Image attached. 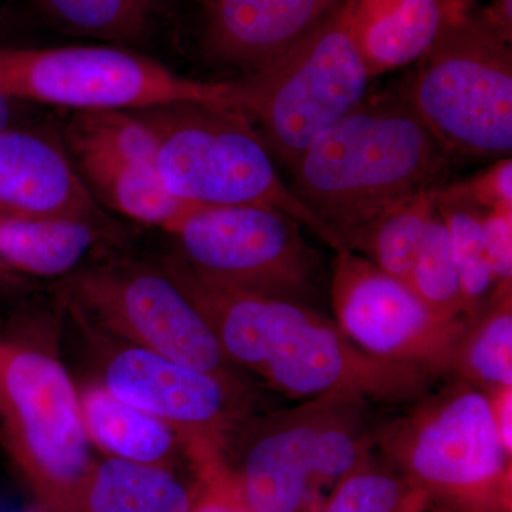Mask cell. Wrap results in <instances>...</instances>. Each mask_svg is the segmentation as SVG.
Masks as SVG:
<instances>
[{"label": "cell", "mask_w": 512, "mask_h": 512, "mask_svg": "<svg viewBox=\"0 0 512 512\" xmlns=\"http://www.w3.org/2000/svg\"><path fill=\"white\" fill-rule=\"evenodd\" d=\"M332 269L336 323L355 345L437 377L454 376L468 322L437 318L406 282L356 252H336Z\"/></svg>", "instance_id": "obj_13"}, {"label": "cell", "mask_w": 512, "mask_h": 512, "mask_svg": "<svg viewBox=\"0 0 512 512\" xmlns=\"http://www.w3.org/2000/svg\"><path fill=\"white\" fill-rule=\"evenodd\" d=\"M436 192H420L387 208L356 235L348 251L365 256L407 284L421 239L436 212Z\"/></svg>", "instance_id": "obj_24"}, {"label": "cell", "mask_w": 512, "mask_h": 512, "mask_svg": "<svg viewBox=\"0 0 512 512\" xmlns=\"http://www.w3.org/2000/svg\"><path fill=\"white\" fill-rule=\"evenodd\" d=\"M0 447L46 512H73L96 458L79 387L45 338L0 332Z\"/></svg>", "instance_id": "obj_6"}, {"label": "cell", "mask_w": 512, "mask_h": 512, "mask_svg": "<svg viewBox=\"0 0 512 512\" xmlns=\"http://www.w3.org/2000/svg\"><path fill=\"white\" fill-rule=\"evenodd\" d=\"M161 266L207 320L229 362L292 399L352 392L379 407L409 406L441 379L370 355L312 306L214 284L175 254Z\"/></svg>", "instance_id": "obj_1"}, {"label": "cell", "mask_w": 512, "mask_h": 512, "mask_svg": "<svg viewBox=\"0 0 512 512\" xmlns=\"http://www.w3.org/2000/svg\"><path fill=\"white\" fill-rule=\"evenodd\" d=\"M133 113L156 140L158 175L171 195L197 207L275 208L339 251L328 229L276 173L274 156L244 113L200 103Z\"/></svg>", "instance_id": "obj_7"}, {"label": "cell", "mask_w": 512, "mask_h": 512, "mask_svg": "<svg viewBox=\"0 0 512 512\" xmlns=\"http://www.w3.org/2000/svg\"><path fill=\"white\" fill-rule=\"evenodd\" d=\"M346 0H210L202 47L214 62L255 72L288 52Z\"/></svg>", "instance_id": "obj_16"}, {"label": "cell", "mask_w": 512, "mask_h": 512, "mask_svg": "<svg viewBox=\"0 0 512 512\" xmlns=\"http://www.w3.org/2000/svg\"><path fill=\"white\" fill-rule=\"evenodd\" d=\"M454 376L488 394L512 389L511 286L498 288L490 305L468 323Z\"/></svg>", "instance_id": "obj_23"}, {"label": "cell", "mask_w": 512, "mask_h": 512, "mask_svg": "<svg viewBox=\"0 0 512 512\" xmlns=\"http://www.w3.org/2000/svg\"><path fill=\"white\" fill-rule=\"evenodd\" d=\"M372 80L346 0L288 52L237 82L239 110L289 168L369 96Z\"/></svg>", "instance_id": "obj_8"}, {"label": "cell", "mask_w": 512, "mask_h": 512, "mask_svg": "<svg viewBox=\"0 0 512 512\" xmlns=\"http://www.w3.org/2000/svg\"><path fill=\"white\" fill-rule=\"evenodd\" d=\"M426 494L375 451L330 491L318 512H426Z\"/></svg>", "instance_id": "obj_25"}, {"label": "cell", "mask_w": 512, "mask_h": 512, "mask_svg": "<svg viewBox=\"0 0 512 512\" xmlns=\"http://www.w3.org/2000/svg\"><path fill=\"white\" fill-rule=\"evenodd\" d=\"M463 184L464 190L484 210H512L511 157L495 161L493 167Z\"/></svg>", "instance_id": "obj_28"}, {"label": "cell", "mask_w": 512, "mask_h": 512, "mask_svg": "<svg viewBox=\"0 0 512 512\" xmlns=\"http://www.w3.org/2000/svg\"><path fill=\"white\" fill-rule=\"evenodd\" d=\"M202 491L178 471L121 458H96L73 512H197Z\"/></svg>", "instance_id": "obj_19"}, {"label": "cell", "mask_w": 512, "mask_h": 512, "mask_svg": "<svg viewBox=\"0 0 512 512\" xmlns=\"http://www.w3.org/2000/svg\"><path fill=\"white\" fill-rule=\"evenodd\" d=\"M0 90L73 111H136L174 103L239 110L237 82L188 79L128 47L0 46Z\"/></svg>", "instance_id": "obj_9"}, {"label": "cell", "mask_w": 512, "mask_h": 512, "mask_svg": "<svg viewBox=\"0 0 512 512\" xmlns=\"http://www.w3.org/2000/svg\"><path fill=\"white\" fill-rule=\"evenodd\" d=\"M453 163L399 89L367 96L329 128L288 168V185L348 251L387 208L450 183Z\"/></svg>", "instance_id": "obj_2"}, {"label": "cell", "mask_w": 512, "mask_h": 512, "mask_svg": "<svg viewBox=\"0 0 512 512\" xmlns=\"http://www.w3.org/2000/svg\"><path fill=\"white\" fill-rule=\"evenodd\" d=\"M202 2L207 3L210 2V0H202Z\"/></svg>", "instance_id": "obj_32"}, {"label": "cell", "mask_w": 512, "mask_h": 512, "mask_svg": "<svg viewBox=\"0 0 512 512\" xmlns=\"http://www.w3.org/2000/svg\"><path fill=\"white\" fill-rule=\"evenodd\" d=\"M0 217L101 220L63 141L12 127L0 131Z\"/></svg>", "instance_id": "obj_15"}, {"label": "cell", "mask_w": 512, "mask_h": 512, "mask_svg": "<svg viewBox=\"0 0 512 512\" xmlns=\"http://www.w3.org/2000/svg\"><path fill=\"white\" fill-rule=\"evenodd\" d=\"M15 103L16 100L0 90V131L10 127V121L15 116Z\"/></svg>", "instance_id": "obj_31"}, {"label": "cell", "mask_w": 512, "mask_h": 512, "mask_svg": "<svg viewBox=\"0 0 512 512\" xmlns=\"http://www.w3.org/2000/svg\"><path fill=\"white\" fill-rule=\"evenodd\" d=\"M67 308L123 340L181 365L235 376L211 326L163 266L109 259L64 279Z\"/></svg>", "instance_id": "obj_11"}, {"label": "cell", "mask_w": 512, "mask_h": 512, "mask_svg": "<svg viewBox=\"0 0 512 512\" xmlns=\"http://www.w3.org/2000/svg\"><path fill=\"white\" fill-rule=\"evenodd\" d=\"M512 210H485L483 228L488 261L498 286H511Z\"/></svg>", "instance_id": "obj_27"}, {"label": "cell", "mask_w": 512, "mask_h": 512, "mask_svg": "<svg viewBox=\"0 0 512 512\" xmlns=\"http://www.w3.org/2000/svg\"><path fill=\"white\" fill-rule=\"evenodd\" d=\"M79 393L87 437L104 456L174 471L183 458L190 463L177 433L153 414L117 399L97 382L79 387Z\"/></svg>", "instance_id": "obj_18"}, {"label": "cell", "mask_w": 512, "mask_h": 512, "mask_svg": "<svg viewBox=\"0 0 512 512\" xmlns=\"http://www.w3.org/2000/svg\"><path fill=\"white\" fill-rule=\"evenodd\" d=\"M376 404L330 392L292 409L248 414L221 454L207 500L239 512H318L330 491L375 451Z\"/></svg>", "instance_id": "obj_3"}, {"label": "cell", "mask_w": 512, "mask_h": 512, "mask_svg": "<svg viewBox=\"0 0 512 512\" xmlns=\"http://www.w3.org/2000/svg\"><path fill=\"white\" fill-rule=\"evenodd\" d=\"M63 144L90 192L131 220L171 234L197 207L165 190L156 140L133 111H73Z\"/></svg>", "instance_id": "obj_14"}, {"label": "cell", "mask_w": 512, "mask_h": 512, "mask_svg": "<svg viewBox=\"0 0 512 512\" xmlns=\"http://www.w3.org/2000/svg\"><path fill=\"white\" fill-rule=\"evenodd\" d=\"M302 228L275 208L228 205L192 208L170 235L202 278L315 308L319 261Z\"/></svg>", "instance_id": "obj_12"}, {"label": "cell", "mask_w": 512, "mask_h": 512, "mask_svg": "<svg viewBox=\"0 0 512 512\" xmlns=\"http://www.w3.org/2000/svg\"><path fill=\"white\" fill-rule=\"evenodd\" d=\"M104 227L89 218L0 217V264L19 276L73 274L104 237Z\"/></svg>", "instance_id": "obj_20"}, {"label": "cell", "mask_w": 512, "mask_h": 512, "mask_svg": "<svg viewBox=\"0 0 512 512\" xmlns=\"http://www.w3.org/2000/svg\"><path fill=\"white\" fill-rule=\"evenodd\" d=\"M375 450L437 512H512V451L490 394L467 380L456 377L383 420Z\"/></svg>", "instance_id": "obj_4"}, {"label": "cell", "mask_w": 512, "mask_h": 512, "mask_svg": "<svg viewBox=\"0 0 512 512\" xmlns=\"http://www.w3.org/2000/svg\"><path fill=\"white\" fill-rule=\"evenodd\" d=\"M107 392L164 421L183 441L202 487L220 473L228 437L251 407L238 377L202 372L107 335L80 316Z\"/></svg>", "instance_id": "obj_10"}, {"label": "cell", "mask_w": 512, "mask_h": 512, "mask_svg": "<svg viewBox=\"0 0 512 512\" xmlns=\"http://www.w3.org/2000/svg\"><path fill=\"white\" fill-rule=\"evenodd\" d=\"M350 25L373 79L417 62L439 33L443 0H348Z\"/></svg>", "instance_id": "obj_17"}, {"label": "cell", "mask_w": 512, "mask_h": 512, "mask_svg": "<svg viewBox=\"0 0 512 512\" xmlns=\"http://www.w3.org/2000/svg\"><path fill=\"white\" fill-rule=\"evenodd\" d=\"M407 285L437 318L446 322H468L450 237L437 210L421 239Z\"/></svg>", "instance_id": "obj_26"}, {"label": "cell", "mask_w": 512, "mask_h": 512, "mask_svg": "<svg viewBox=\"0 0 512 512\" xmlns=\"http://www.w3.org/2000/svg\"><path fill=\"white\" fill-rule=\"evenodd\" d=\"M436 210L446 224L471 322L490 305L500 288L485 249V210L471 200L461 183H448L437 190Z\"/></svg>", "instance_id": "obj_22"}, {"label": "cell", "mask_w": 512, "mask_h": 512, "mask_svg": "<svg viewBox=\"0 0 512 512\" xmlns=\"http://www.w3.org/2000/svg\"><path fill=\"white\" fill-rule=\"evenodd\" d=\"M25 281L22 276L16 275L15 272L9 271L6 266L0 264V299L5 296L15 295L20 289H23Z\"/></svg>", "instance_id": "obj_30"}, {"label": "cell", "mask_w": 512, "mask_h": 512, "mask_svg": "<svg viewBox=\"0 0 512 512\" xmlns=\"http://www.w3.org/2000/svg\"><path fill=\"white\" fill-rule=\"evenodd\" d=\"M498 433L508 450L512 451V389L498 390L490 394Z\"/></svg>", "instance_id": "obj_29"}, {"label": "cell", "mask_w": 512, "mask_h": 512, "mask_svg": "<svg viewBox=\"0 0 512 512\" xmlns=\"http://www.w3.org/2000/svg\"><path fill=\"white\" fill-rule=\"evenodd\" d=\"M161 0H30L52 28L103 45H140L150 36Z\"/></svg>", "instance_id": "obj_21"}, {"label": "cell", "mask_w": 512, "mask_h": 512, "mask_svg": "<svg viewBox=\"0 0 512 512\" xmlns=\"http://www.w3.org/2000/svg\"><path fill=\"white\" fill-rule=\"evenodd\" d=\"M511 37L477 0H443L439 33L400 89L454 158L511 157Z\"/></svg>", "instance_id": "obj_5"}]
</instances>
